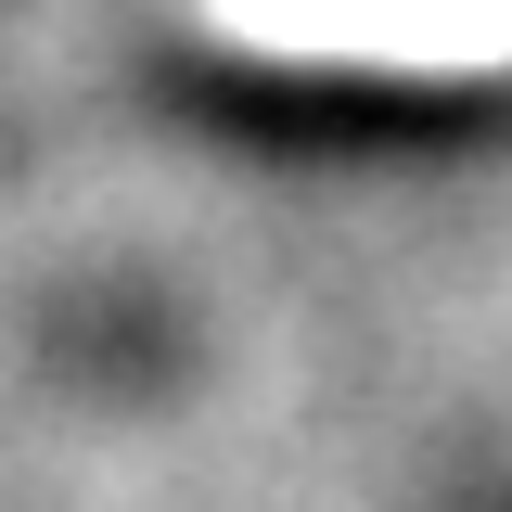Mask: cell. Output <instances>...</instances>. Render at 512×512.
Wrapping results in <instances>:
<instances>
[{"label":"cell","instance_id":"6da1fadb","mask_svg":"<svg viewBox=\"0 0 512 512\" xmlns=\"http://www.w3.org/2000/svg\"><path fill=\"white\" fill-rule=\"evenodd\" d=\"M205 26L346 64H512V0H205Z\"/></svg>","mask_w":512,"mask_h":512}]
</instances>
